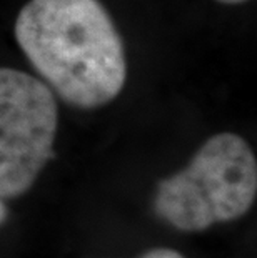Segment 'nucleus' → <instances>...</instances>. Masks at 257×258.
Segmentation results:
<instances>
[{
    "label": "nucleus",
    "instance_id": "f257e3e1",
    "mask_svg": "<svg viewBox=\"0 0 257 258\" xmlns=\"http://www.w3.org/2000/svg\"><path fill=\"white\" fill-rule=\"evenodd\" d=\"M22 52L64 100L95 108L127 80L120 35L99 0H30L15 22Z\"/></svg>",
    "mask_w": 257,
    "mask_h": 258
},
{
    "label": "nucleus",
    "instance_id": "f03ea898",
    "mask_svg": "<svg viewBox=\"0 0 257 258\" xmlns=\"http://www.w3.org/2000/svg\"><path fill=\"white\" fill-rule=\"evenodd\" d=\"M257 194V162L236 134L211 137L182 172L162 180L156 213L184 232H200L242 217Z\"/></svg>",
    "mask_w": 257,
    "mask_h": 258
},
{
    "label": "nucleus",
    "instance_id": "7ed1b4c3",
    "mask_svg": "<svg viewBox=\"0 0 257 258\" xmlns=\"http://www.w3.org/2000/svg\"><path fill=\"white\" fill-rule=\"evenodd\" d=\"M59 108L42 80L0 67V199L34 185L52 155Z\"/></svg>",
    "mask_w": 257,
    "mask_h": 258
},
{
    "label": "nucleus",
    "instance_id": "20e7f679",
    "mask_svg": "<svg viewBox=\"0 0 257 258\" xmlns=\"http://www.w3.org/2000/svg\"><path fill=\"white\" fill-rule=\"evenodd\" d=\"M142 258H184V256L169 248H156V250L147 251Z\"/></svg>",
    "mask_w": 257,
    "mask_h": 258
},
{
    "label": "nucleus",
    "instance_id": "39448f33",
    "mask_svg": "<svg viewBox=\"0 0 257 258\" xmlns=\"http://www.w3.org/2000/svg\"><path fill=\"white\" fill-rule=\"evenodd\" d=\"M5 220H7V207H5V203L0 199V225H2Z\"/></svg>",
    "mask_w": 257,
    "mask_h": 258
},
{
    "label": "nucleus",
    "instance_id": "423d86ee",
    "mask_svg": "<svg viewBox=\"0 0 257 258\" xmlns=\"http://www.w3.org/2000/svg\"><path fill=\"white\" fill-rule=\"evenodd\" d=\"M217 2L227 4V5H236V4H242V2H245V0H217Z\"/></svg>",
    "mask_w": 257,
    "mask_h": 258
}]
</instances>
